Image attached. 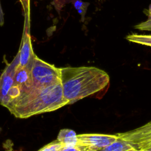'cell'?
<instances>
[{
	"label": "cell",
	"instance_id": "1",
	"mask_svg": "<svg viewBox=\"0 0 151 151\" xmlns=\"http://www.w3.org/2000/svg\"><path fill=\"white\" fill-rule=\"evenodd\" d=\"M63 94L68 104L108 88L110 77L104 71L92 66L59 68Z\"/></svg>",
	"mask_w": 151,
	"mask_h": 151
},
{
	"label": "cell",
	"instance_id": "2",
	"mask_svg": "<svg viewBox=\"0 0 151 151\" xmlns=\"http://www.w3.org/2000/svg\"><path fill=\"white\" fill-rule=\"evenodd\" d=\"M68 101L64 96L61 81L46 87H32L8 103L5 107L15 117L26 119L58 110Z\"/></svg>",
	"mask_w": 151,
	"mask_h": 151
},
{
	"label": "cell",
	"instance_id": "3",
	"mask_svg": "<svg viewBox=\"0 0 151 151\" xmlns=\"http://www.w3.org/2000/svg\"><path fill=\"white\" fill-rule=\"evenodd\" d=\"M30 70L33 87H46L61 81L59 68L42 60L36 55Z\"/></svg>",
	"mask_w": 151,
	"mask_h": 151
},
{
	"label": "cell",
	"instance_id": "4",
	"mask_svg": "<svg viewBox=\"0 0 151 151\" xmlns=\"http://www.w3.org/2000/svg\"><path fill=\"white\" fill-rule=\"evenodd\" d=\"M77 146L81 150H101L117 138L116 134L83 133L77 134Z\"/></svg>",
	"mask_w": 151,
	"mask_h": 151
},
{
	"label": "cell",
	"instance_id": "5",
	"mask_svg": "<svg viewBox=\"0 0 151 151\" xmlns=\"http://www.w3.org/2000/svg\"><path fill=\"white\" fill-rule=\"evenodd\" d=\"M17 56L18 57V65L19 66L29 67L31 68L32 62L35 54L33 51L28 30H24L19 50Z\"/></svg>",
	"mask_w": 151,
	"mask_h": 151
},
{
	"label": "cell",
	"instance_id": "6",
	"mask_svg": "<svg viewBox=\"0 0 151 151\" xmlns=\"http://www.w3.org/2000/svg\"><path fill=\"white\" fill-rule=\"evenodd\" d=\"M116 135L120 139L130 143L132 145L150 140L151 139V121L135 129L126 132L119 133Z\"/></svg>",
	"mask_w": 151,
	"mask_h": 151
},
{
	"label": "cell",
	"instance_id": "7",
	"mask_svg": "<svg viewBox=\"0 0 151 151\" xmlns=\"http://www.w3.org/2000/svg\"><path fill=\"white\" fill-rule=\"evenodd\" d=\"M18 64V58L15 57L12 62L6 67L0 76V103L1 104L11 87L14 84L13 74L16 65Z\"/></svg>",
	"mask_w": 151,
	"mask_h": 151
},
{
	"label": "cell",
	"instance_id": "8",
	"mask_svg": "<svg viewBox=\"0 0 151 151\" xmlns=\"http://www.w3.org/2000/svg\"><path fill=\"white\" fill-rule=\"evenodd\" d=\"M14 84L18 86L22 91H26L33 87L30 67L16 65L13 74Z\"/></svg>",
	"mask_w": 151,
	"mask_h": 151
},
{
	"label": "cell",
	"instance_id": "9",
	"mask_svg": "<svg viewBox=\"0 0 151 151\" xmlns=\"http://www.w3.org/2000/svg\"><path fill=\"white\" fill-rule=\"evenodd\" d=\"M57 139L63 145V147L77 146V134L74 130L71 129H61L59 132Z\"/></svg>",
	"mask_w": 151,
	"mask_h": 151
},
{
	"label": "cell",
	"instance_id": "10",
	"mask_svg": "<svg viewBox=\"0 0 151 151\" xmlns=\"http://www.w3.org/2000/svg\"><path fill=\"white\" fill-rule=\"evenodd\" d=\"M101 150L110 151H127L136 150L135 148L129 142L118 137L114 142L104 147Z\"/></svg>",
	"mask_w": 151,
	"mask_h": 151
},
{
	"label": "cell",
	"instance_id": "11",
	"mask_svg": "<svg viewBox=\"0 0 151 151\" xmlns=\"http://www.w3.org/2000/svg\"><path fill=\"white\" fill-rule=\"evenodd\" d=\"M126 40L129 41L151 47V35L132 34L127 35Z\"/></svg>",
	"mask_w": 151,
	"mask_h": 151
},
{
	"label": "cell",
	"instance_id": "12",
	"mask_svg": "<svg viewBox=\"0 0 151 151\" xmlns=\"http://www.w3.org/2000/svg\"><path fill=\"white\" fill-rule=\"evenodd\" d=\"M21 93H22V91L20 89V88L18 86L14 84L11 87V88L9 89L7 96H6V97L5 98L4 101L1 103V104L5 106L9 101L19 97L21 94Z\"/></svg>",
	"mask_w": 151,
	"mask_h": 151
},
{
	"label": "cell",
	"instance_id": "13",
	"mask_svg": "<svg viewBox=\"0 0 151 151\" xmlns=\"http://www.w3.org/2000/svg\"><path fill=\"white\" fill-rule=\"evenodd\" d=\"M63 147V145L57 139L50 142V143L44 146L39 149L42 151H57L61 150Z\"/></svg>",
	"mask_w": 151,
	"mask_h": 151
},
{
	"label": "cell",
	"instance_id": "14",
	"mask_svg": "<svg viewBox=\"0 0 151 151\" xmlns=\"http://www.w3.org/2000/svg\"><path fill=\"white\" fill-rule=\"evenodd\" d=\"M136 150L151 151V139L141 142L132 145Z\"/></svg>",
	"mask_w": 151,
	"mask_h": 151
},
{
	"label": "cell",
	"instance_id": "15",
	"mask_svg": "<svg viewBox=\"0 0 151 151\" xmlns=\"http://www.w3.org/2000/svg\"><path fill=\"white\" fill-rule=\"evenodd\" d=\"M25 13L24 25L29 26V0H19Z\"/></svg>",
	"mask_w": 151,
	"mask_h": 151
},
{
	"label": "cell",
	"instance_id": "16",
	"mask_svg": "<svg viewBox=\"0 0 151 151\" xmlns=\"http://www.w3.org/2000/svg\"><path fill=\"white\" fill-rule=\"evenodd\" d=\"M134 28L143 31H151V15H148V18L146 21L135 25Z\"/></svg>",
	"mask_w": 151,
	"mask_h": 151
},
{
	"label": "cell",
	"instance_id": "17",
	"mask_svg": "<svg viewBox=\"0 0 151 151\" xmlns=\"http://www.w3.org/2000/svg\"><path fill=\"white\" fill-rule=\"evenodd\" d=\"M4 14L2 9L1 4V1H0V26H2L4 23Z\"/></svg>",
	"mask_w": 151,
	"mask_h": 151
},
{
	"label": "cell",
	"instance_id": "18",
	"mask_svg": "<svg viewBox=\"0 0 151 151\" xmlns=\"http://www.w3.org/2000/svg\"><path fill=\"white\" fill-rule=\"evenodd\" d=\"M144 12L148 16V15H151V5L149 6V9L147 10H145Z\"/></svg>",
	"mask_w": 151,
	"mask_h": 151
},
{
	"label": "cell",
	"instance_id": "19",
	"mask_svg": "<svg viewBox=\"0 0 151 151\" xmlns=\"http://www.w3.org/2000/svg\"><path fill=\"white\" fill-rule=\"evenodd\" d=\"M1 129L0 128V132H1Z\"/></svg>",
	"mask_w": 151,
	"mask_h": 151
}]
</instances>
